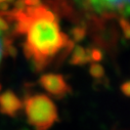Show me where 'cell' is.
I'll list each match as a JSON object with an SVG mask.
<instances>
[{
  "label": "cell",
  "instance_id": "obj_1",
  "mask_svg": "<svg viewBox=\"0 0 130 130\" xmlns=\"http://www.w3.org/2000/svg\"><path fill=\"white\" fill-rule=\"evenodd\" d=\"M10 14L15 33L26 35L24 51L36 69L42 70L60 51L71 49L72 42L61 32L56 15L41 2L27 5L19 0Z\"/></svg>",
  "mask_w": 130,
  "mask_h": 130
},
{
  "label": "cell",
  "instance_id": "obj_2",
  "mask_svg": "<svg viewBox=\"0 0 130 130\" xmlns=\"http://www.w3.org/2000/svg\"><path fill=\"white\" fill-rule=\"evenodd\" d=\"M23 109L28 123L35 130H49L57 121V109L50 97L45 94L27 96Z\"/></svg>",
  "mask_w": 130,
  "mask_h": 130
},
{
  "label": "cell",
  "instance_id": "obj_3",
  "mask_svg": "<svg viewBox=\"0 0 130 130\" xmlns=\"http://www.w3.org/2000/svg\"><path fill=\"white\" fill-rule=\"evenodd\" d=\"M39 83L42 88L47 91L48 94L56 97V99H61L71 91V88L64 80L63 76L59 74L49 73L42 75L40 77Z\"/></svg>",
  "mask_w": 130,
  "mask_h": 130
},
{
  "label": "cell",
  "instance_id": "obj_4",
  "mask_svg": "<svg viewBox=\"0 0 130 130\" xmlns=\"http://www.w3.org/2000/svg\"><path fill=\"white\" fill-rule=\"evenodd\" d=\"M22 110L23 103L13 91L7 90L0 93V113L1 114L14 118Z\"/></svg>",
  "mask_w": 130,
  "mask_h": 130
},
{
  "label": "cell",
  "instance_id": "obj_5",
  "mask_svg": "<svg viewBox=\"0 0 130 130\" xmlns=\"http://www.w3.org/2000/svg\"><path fill=\"white\" fill-rule=\"evenodd\" d=\"M11 21L10 12L0 13V64L3 57L7 53H10L11 40L9 36V24Z\"/></svg>",
  "mask_w": 130,
  "mask_h": 130
},
{
  "label": "cell",
  "instance_id": "obj_6",
  "mask_svg": "<svg viewBox=\"0 0 130 130\" xmlns=\"http://www.w3.org/2000/svg\"><path fill=\"white\" fill-rule=\"evenodd\" d=\"M90 50L85 49L81 46H76L72 54V62L74 64H82L90 61Z\"/></svg>",
  "mask_w": 130,
  "mask_h": 130
},
{
  "label": "cell",
  "instance_id": "obj_7",
  "mask_svg": "<svg viewBox=\"0 0 130 130\" xmlns=\"http://www.w3.org/2000/svg\"><path fill=\"white\" fill-rule=\"evenodd\" d=\"M71 1L80 9L90 13L96 0H71Z\"/></svg>",
  "mask_w": 130,
  "mask_h": 130
},
{
  "label": "cell",
  "instance_id": "obj_8",
  "mask_svg": "<svg viewBox=\"0 0 130 130\" xmlns=\"http://www.w3.org/2000/svg\"><path fill=\"white\" fill-rule=\"evenodd\" d=\"M90 74H91L92 77H94L96 79H100V78L104 77L105 70H104V68L101 66V64L93 63V64H91V67H90Z\"/></svg>",
  "mask_w": 130,
  "mask_h": 130
},
{
  "label": "cell",
  "instance_id": "obj_9",
  "mask_svg": "<svg viewBox=\"0 0 130 130\" xmlns=\"http://www.w3.org/2000/svg\"><path fill=\"white\" fill-rule=\"evenodd\" d=\"M84 35H85V29H83V28H75L73 30V38L76 41L82 39L84 37Z\"/></svg>",
  "mask_w": 130,
  "mask_h": 130
},
{
  "label": "cell",
  "instance_id": "obj_10",
  "mask_svg": "<svg viewBox=\"0 0 130 130\" xmlns=\"http://www.w3.org/2000/svg\"><path fill=\"white\" fill-rule=\"evenodd\" d=\"M120 25H121V27L123 29L125 38H129V23H128L127 19L126 18H122L120 20Z\"/></svg>",
  "mask_w": 130,
  "mask_h": 130
},
{
  "label": "cell",
  "instance_id": "obj_11",
  "mask_svg": "<svg viewBox=\"0 0 130 130\" xmlns=\"http://www.w3.org/2000/svg\"><path fill=\"white\" fill-rule=\"evenodd\" d=\"M121 90H122V92L124 93V95L129 96V93H130V84H129L128 81H126L125 83L122 84V86H121Z\"/></svg>",
  "mask_w": 130,
  "mask_h": 130
},
{
  "label": "cell",
  "instance_id": "obj_12",
  "mask_svg": "<svg viewBox=\"0 0 130 130\" xmlns=\"http://www.w3.org/2000/svg\"><path fill=\"white\" fill-rule=\"evenodd\" d=\"M9 1H11V0H0V5H1V4H6Z\"/></svg>",
  "mask_w": 130,
  "mask_h": 130
},
{
  "label": "cell",
  "instance_id": "obj_13",
  "mask_svg": "<svg viewBox=\"0 0 130 130\" xmlns=\"http://www.w3.org/2000/svg\"><path fill=\"white\" fill-rule=\"evenodd\" d=\"M21 130H28V129H21Z\"/></svg>",
  "mask_w": 130,
  "mask_h": 130
}]
</instances>
